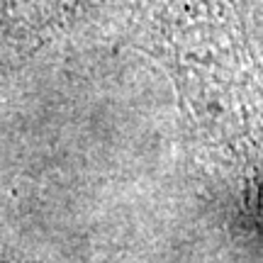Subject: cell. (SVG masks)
Segmentation results:
<instances>
[{
    "label": "cell",
    "mask_w": 263,
    "mask_h": 263,
    "mask_svg": "<svg viewBox=\"0 0 263 263\" xmlns=\"http://www.w3.org/2000/svg\"><path fill=\"white\" fill-rule=\"evenodd\" d=\"M137 47L166 66L202 137L234 151L263 144V68L246 0H156Z\"/></svg>",
    "instance_id": "cell-1"
}]
</instances>
